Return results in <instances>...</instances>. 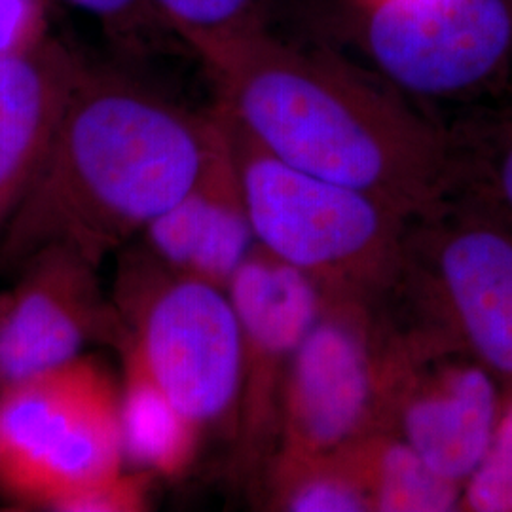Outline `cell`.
Here are the masks:
<instances>
[{"instance_id":"obj_1","label":"cell","mask_w":512,"mask_h":512,"mask_svg":"<svg viewBox=\"0 0 512 512\" xmlns=\"http://www.w3.org/2000/svg\"><path fill=\"white\" fill-rule=\"evenodd\" d=\"M220 109L285 164L368 192L416 219L450 183V133L348 65L270 37L260 25L196 48Z\"/></svg>"},{"instance_id":"obj_2","label":"cell","mask_w":512,"mask_h":512,"mask_svg":"<svg viewBox=\"0 0 512 512\" xmlns=\"http://www.w3.org/2000/svg\"><path fill=\"white\" fill-rule=\"evenodd\" d=\"M200 118L124 78L86 69L35 181L12 211L4 262L63 249L99 266L202 181L224 150Z\"/></svg>"},{"instance_id":"obj_3","label":"cell","mask_w":512,"mask_h":512,"mask_svg":"<svg viewBox=\"0 0 512 512\" xmlns=\"http://www.w3.org/2000/svg\"><path fill=\"white\" fill-rule=\"evenodd\" d=\"M215 114L256 245L311 275L327 298L380 304L410 219L368 192L285 164L226 110Z\"/></svg>"},{"instance_id":"obj_4","label":"cell","mask_w":512,"mask_h":512,"mask_svg":"<svg viewBox=\"0 0 512 512\" xmlns=\"http://www.w3.org/2000/svg\"><path fill=\"white\" fill-rule=\"evenodd\" d=\"M387 296L410 323L395 332L418 355L459 353L512 384V230L469 203L444 198L408 222ZM384 298V300H385Z\"/></svg>"},{"instance_id":"obj_5","label":"cell","mask_w":512,"mask_h":512,"mask_svg":"<svg viewBox=\"0 0 512 512\" xmlns=\"http://www.w3.org/2000/svg\"><path fill=\"white\" fill-rule=\"evenodd\" d=\"M120 389L86 357L0 393V480L23 499L61 501L122 471Z\"/></svg>"},{"instance_id":"obj_6","label":"cell","mask_w":512,"mask_h":512,"mask_svg":"<svg viewBox=\"0 0 512 512\" xmlns=\"http://www.w3.org/2000/svg\"><path fill=\"white\" fill-rule=\"evenodd\" d=\"M128 346L150 378L198 429L238 418L243 332L230 294L169 268L133 264L118 287Z\"/></svg>"},{"instance_id":"obj_7","label":"cell","mask_w":512,"mask_h":512,"mask_svg":"<svg viewBox=\"0 0 512 512\" xmlns=\"http://www.w3.org/2000/svg\"><path fill=\"white\" fill-rule=\"evenodd\" d=\"M370 304L329 298L283 387V461L325 458L382 431L399 346Z\"/></svg>"},{"instance_id":"obj_8","label":"cell","mask_w":512,"mask_h":512,"mask_svg":"<svg viewBox=\"0 0 512 512\" xmlns=\"http://www.w3.org/2000/svg\"><path fill=\"white\" fill-rule=\"evenodd\" d=\"M366 48L404 92L471 97L512 57L511 0H378L368 6Z\"/></svg>"},{"instance_id":"obj_9","label":"cell","mask_w":512,"mask_h":512,"mask_svg":"<svg viewBox=\"0 0 512 512\" xmlns=\"http://www.w3.org/2000/svg\"><path fill=\"white\" fill-rule=\"evenodd\" d=\"M503 408L501 382L475 359L401 351L384 431L404 440L435 473L465 488L490 450Z\"/></svg>"},{"instance_id":"obj_10","label":"cell","mask_w":512,"mask_h":512,"mask_svg":"<svg viewBox=\"0 0 512 512\" xmlns=\"http://www.w3.org/2000/svg\"><path fill=\"white\" fill-rule=\"evenodd\" d=\"M226 291L243 332L239 433L243 448L262 450L283 414V387L294 353L327 306L311 275L256 245Z\"/></svg>"},{"instance_id":"obj_11","label":"cell","mask_w":512,"mask_h":512,"mask_svg":"<svg viewBox=\"0 0 512 512\" xmlns=\"http://www.w3.org/2000/svg\"><path fill=\"white\" fill-rule=\"evenodd\" d=\"M0 321V384H18L80 357L88 340L109 332V310L95 266L63 249L33 256Z\"/></svg>"},{"instance_id":"obj_12","label":"cell","mask_w":512,"mask_h":512,"mask_svg":"<svg viewBox=\"0 0 512 512\" xmlns=\"http://www.w3.org/2000/svg\"><path fill=\"white\" fill-rule=\"evenodd\" d=\"M84 73V63L50 38L0 57V220L35 181Z\"/></svg>"},{"instance_id":"obj_13","label":"cell","mask_w":512,"mask_h":512,"mask_svg":"<svg viewBox=\"0 0 512 512\" xmlns=\"http://www.w3.org/2000/svg\"><path fill=\"white\" fill-rule=\"evenodd\" d=\"M145 234L165 268L228 287L256 239L226 145L202 181L152 220Z\"/></svg>"},{"instance_id":"obj_14","label":"cell","mask_w":512,"mask_h":512,"mask_svg":"<svg viewBox=\"0 0 512 512\" xmlns=\"http://www.w3.org/2000/svg\"><path fill=\"white\" fill-rule=\"evenodd\" d=\"M126 380L120 389V439L124 459L171 475L190 458L198 427L150 378L139 357L126 346Z\"/></svg>"},{"instance_id":"obj_15","label":"cell","mask_w":512,"mask_h":512,"mask_svg":"<svg viewBox=\"0 0 512 512\" xmlns=\"http://www.w3.org/2000/svg\"><path fill=\"white\" fill-rule=\"evenodd\" d=\"M365 480L372 509L382 512L456 511L463 486L435 473L389 431H376L346 448Z\"/></svg>"},{"instance_id":"obj_16","label":"cell","mask_w":512,"mask_h":512,"mask_svg":"<svg viewBox=\"0 0 512 512\" xmlns=\"http://www.w3.org/2000/svg\"><path fill=\"white\" fill-rule=\"evenodd\" d=\"M446 198L469 203L512 230V109L450 131Z\"/></svg>"},{"instance_id":"obj_17","label":"cell","mask_w":512,"mask_h":512,"mask_svg":"<svg viewBox=\"0 0 512 512\" xmlns=\"http://www.w3.org/2000/svg\"><path fill=\"white\" fill-rule=\"evenodd\" d=\"M281 505L293 512L374 511L348 450L325 458L283 461Z\"/></svg>"},{"instance_id":"obj_18","label":"cell","mask_w":512,"mask_h":512,"mask_svg":"<svg viewBox=\"0 0 512 512\" xmlns=\"http://www.w3.org/2000/svg\"><path fill=\"white\" fill-rule=\"evenodd\" d=\"M194 50L258 27V0H150Z\"/></svg>"},{"instance_id":"obj_19","label":"cell","mask_w":512,"mask_h":512,"mask_svg":"<svg viewBox=\"0 0 512 512\" xmlns=\"http://www.w3.org/2000/svg\"><path fill=\"white\" fill-rule=\"evenodd\" d=\"M461 505L469 511H512V403L503 408L488 454L465 482Z\"/></svg>"},{"instance_id":"obj_20","label":"cell","mask_w":512,"mask_h":512,"mask_svg":"<svg viewBox=\"0 0 512 512\" xmlns=\"http://www.w3.org/2000/svg\"><path fill=\"white\" fill-rule=\"evenodd\" d=\"M44 38V0H0V57L27 52Z\"/></svg>"},{"instance_id":"obj_21","label":"cell","mask_w":512,"mask_h":512,"mask_svg":"<svg viewBox=\"0 0 512 512\" xmlns=\"http://www.w3.org/2000/svg\"><path fill=\"white\" fill-rule=\"evenodd\" d=\"M141 484L133 476H112L101 480L82 492L67 497L55 511L69 512H124L135 511L143 503Z\"/></svg>"},{"instance_id":"obj_22","label":"cell","mask_w":512,"mask_h":512,"mask_svg":"<svg viewBox=\"0 0 512 512\" xmlns=\"http://www.w3.org/2000/svg\"><path fill=\"white\" fill-rule=\"evenodd\" d=\"M80 10L101 19L118 37L135 35L150 12V0H67ZM154 8V6H152Z\"/></svg>"},{"instance_id":"obj_23","label":"cell","mask_w":512,"mask_h":512,"mask_svg":"<svg viewBox=\"0 0 512 512\" xmlns=\"http://www.w3.org/2000/svg\"><path fill=\"white\" fill-rule=\"evenodd\" d=\"M8 302H10V294H8V296H0V321H2L4 313H6V308H8Z\"/></svg>"},{"instance_id":"obj_24","label":"cell","mask_w":512,"mask_h":512,"mask_svg":"<svg viewBox=\"0 0 512 512\" xmlns=\"http://www.w3.org/2000/svg\"><path fill=\"white\" fill-rule=\"evenodd\" d=\"M509 99H511V105H509V107H511V109H512V76H511V82H509Z\"/></svg>"},{"instance_id":"obj_25","label":"cell","mask_w":512,"mask_h":512,"mask_svg":"<svg viewBox=\"0 0 512 512\" xmlns=\"http://www.w3.org/2000/svg\"><path fill=\"white\" fill-rule=\"evenodd\" d=\"M366 6H370V4H374V2H378V0H365Z\"/></svg>"}]
</instances>
